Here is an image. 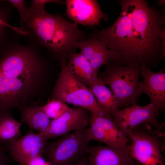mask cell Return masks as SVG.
<instances>
[{
    "instance_id": "cell-1",
    "label": "cell",
    "mask_w": 165,
    "mask_h": 165,
    "mask_svg": "<svg viewBox=\"0 0 165 165\" xmlns=\"http://www.w3.org/2000/svg\"><path fill=\"white\" fill-rule=\"evenodd\" d=\"M118 2L121 11L116 21L91 36L111 51L110 64L156 67L165 55L164 11L145 0Z\"/></svg>"
},
{
    "instance_id": "cell-2",
    "label": "cell",
    "mask_w": 165,
    "mask_h": 165,
    "mask_svg": "<svg viewBox=\"0 0 165 165\" xmlns=\"http://www.w3.org/2000/svg\"><path fill=\"white\" fill-rule=\"evenodd\" d=\"M47 68L37 53L17 48L0 58V113L17 105L38 103L48 77Z\"/></svg>"
},
{
    "instance_id": "cell-3",
    "label": "cell",
    "mask_w": 165,
    "mask_h": 165,
    "mask_svg": "<svg viewBox=\"0 0 165 165\" xmlns=\"http://www.w3.org/2000/svg\"><path fill=\"white\" fill-rule=\"evenodd\" d=\"M61 60V71L50 99L84 108L90 113L111 116L99 105L89 88L72 75L68 69L66 60Z\"/></svg>"
},
{
    "instance_id": "cell-4",
    "label": "cell",
    "mask_w": 165,
    "mask_h": 165,
    "mask_svg": "<svg viewBox=\"0 0 165 165\" xmlns=\"http://www.w3.org/2000/svg\"><path fill=\"white\" fill-rule=\"evenodd\" d=\"M141 67L137 65L106 64L104 70L97 77L110 89L122 108L137 105L140 97L138 84Z\"/></svg>"
},
{
    "instance_id": "cell-5",
    "label": "cell",
    "mask_w": 165,
    "mask_h": 165,
    "mask_svg": "<svg viewBox=\"0 0 165 165\" xmlns=\"http://www.w3.org/2000/svg\"><path fill=\"white\" fill-rule=\"evenodd\" d=\"M149 124L138 125L130 132L129 152L142 165H164L162 152L165 148V134Z\"/></svg>"
},
{
    "instance_id": "cell-6",
    "label": "cell",
    "mask_w": 165,
    "mask_h": 165,
    "mask_svg": "<svg viewBox=\"0 0 165 165\" xmlns=\"http://www.w3.org/2000/svg\"><path fill=\"white\" fill-rule=\"evenodd\" d=\"M46 142L43 155L52 165H72L87 153L91 140L88 127Z\"/></svg>"
},
{
    "instance_id": "cell-7",
    "label": "cell",
    "mask_w": 165,
    "mask_h": 165,
    "mask_svg": "<svg viewBox=\"0 0 165 165\" xmlns=\"http://www.w3.org/2000/svg\"><path fill=\"white\" fill-rule=\"evenodd\" d=\"M159 113L149 103L144 106L131 105L116 110L112 116L117 127L127 137L136 127L142 123H148L154 129L162 130L164 124L157 119Z\"/></svg>"
},
{
    "instance_id": "cell-8",
    "label": "cell",
    "mask_w": 165,
    "mask_h": 165,
    "mask_svg": "<svg viewBox=\"0 0 165 165\" xmlns=\"http://www.w3.org/2000/svg\"><path fill=\"white\" fill-rule=\"evenodd\" d=\"M90 116V112L85 108L68 107L61 116L51 120L44 132L39 133L43 139L47 141L74 131L84 129L89 125Z\"/></svg>"
},
{
    "instance_id": "cell-9",
    "label": "cell",
    "mask_w": 165,
    "mask_h": 165,
    "mask_svg": "<svg viewBox=\"0 0 165 165\" xmlns=\"http://www.w3.org/2000/svg\"><path fill=\"white\" fill-rule=\"evenodd\" d=\"M88 128L91 140L104 143L112 147L129 148V138L117 127L112 117L90 113Z\"/></svg>"
},
{
    "instance_id": "cell-10",
    "label": "cell",
    "mask_w": 165,
    "mask_h": 165,
    "mask_svg": "<svg viewBox=\"0 0 165 165\" xmlns=\"http://www.w3.org/2000/svg\"><path fill=\"white\" fill-rule=\"evenodd\" d=\"M46 141L38 133L29 130L25 135L12 141L5 146L12 161L19 165H28L30 161L38 156L43 155Z\"/></svg>"
},
{
    "instance_id": "cell-11",
    "label": "cell",
    "mask_w": 165,
    "mask_h": 165,
    "mask_svg": "<svg viewBox=\"0 0 165 165\" xmlns=\"http://www.w3.org/2000/svg\"><path fill=\"white\" fill-rule=\"evenodd\" d=\"M77 25V24L64 19L47 47L61 59L68 58L70 54L77 48L76 43L85 40V33Z\"/></svg>"
},
{
    "instance_id": "cell-12",
    "label": "cell",
    "mask_w": 165,
    "mask_h": 165,
    "mask_svg": "<svg viewBox=\"0 0 165 165\" xmlns=\"http://www.w3.org/2000/svg\"><path fill=\"white\" fill-rule=\"evenodd\" d=\"M140 75L143 79L138 84L140 96L145 94L150 100V103L159 112L165 108V73L162 69L154 72L145 66L141 67Z\"/></svg>"
},
{
    "instance_id": "cell-13",
    "label": "cell",
    "mask_w": 165,
    "mask_h": 165,
    "mask_svg": "<svg viewBox=\"0 0 165 165\" xmlns=\"http://www.w3.org/2000/svg\"><path fill=\"white\" fill-rule=\"evenodd\" d=\"M65 3L68 16L77 24L93 26L108 19L96 0H66Z\"/></svg>"
},
{
    "instance_id": "cell-14",
    "label": "cell",
    "mask_w": 165,
    "mask_h": 165,
    "mask_svg": "<svg viewBox=\"0 0 165 165\" xmlns=\"http://www.w3.org/2000/svg\"><path fill=\"white\" fill-rule=\"evenodd\" d=\"M129 149L109 146H89L87 153L89 165H140L130 155Z\"/></svg>"
},
{
    "instance_id": "cell-15",
    "label": "cell",
    "mask_w": 165,
    "mask_h": 165,
    "mask_svg": "<svg viewBox=\"0 0 165 165\" xmlns=\"http://www.w3.org/2000/svg\"><path fill=\"white\" fill-rule=\"evenodd\" d=\"M64 19L58 14L53 15L48 13L44 9L29 12V17L25 23L42 44L47 48L55 31Z\"/></svg>"
},
{
    "instance_id": "cell-16",
    "label": "cell",
    "mask_w": 165,
    "mask_h": 165,
    "mask_svg": "<svg viewBox=\"0 0 165 165\" xmlns=\"http://www.w3.org/2000/svg\"><path fill=\"white\" fill-rule=\"evenodd\" d=\"M76 46L90 62L95 78L101 67L110 63L112 61L111 51L105 44L94 37L91 36L87 40L78 42Z\"/></svg>"
},
{
    "instance_id": "cell-17",
    "label": "cell",
    "mask_w": 165,
    "mask_h": 165,
    "mask_svg": "<svg viewBox=\"0 0 165 165\" xmlns=\"http://www.w3.org/2000/svg\"><path fill=\"white\" fill-rule=\"evenodd\" d=\"M16 108L20 114V122L22 124L27 125L30 130L41 133L49 126L51 120L43 110L42 106L35 103L25 105H19Z\"/></svg>"
},
{
    "instance_id": "cell-18",
    "label": "cell",
    "mask_w": 165,
    "mask_h": 165,
    "mask_svg": "<svg viewBox=\"0 0 165 165\" xmlns=\"http://www.w3.org/2000/svg\"><path fill=\"white\" fill-rule=\"evenodd\" d=\"M68 59L67 66L72 75L84 85L90 87L95 78L89 61L80 52L71 53Z\"/></svg>"
},
{
    "instance_id": "cell-19",
    "label": "cell",
    "mask_w": 165,
    "mask_h": 165,
    "mask_svg": "<svg viewBox=\"0 0 165 165\" xmlns=\"http://www.w3.org/2000/svg\"><path fill=\"white\" fill-rule=\"evenodd\" d=\"M89 89L99 105L111 115L116 110L122 108L111 90L97 77Z\"/></svg>"
},
{
    "instance_id": "cell-20",
    "label": "cell",
    "mask_w": 165,
    "mask_h": 165,
    "mask_svg": "<svg viewBox=\"0 0 165 165\" xmlns=\"http://www.w3.org/2000/svg\"><path fill=\"white\" fill-rule=\"evenodd\" d=\"M22 124L16 120L10 111L0 113V144L5 146L20 136Z\"/></svg>"
},
{
    "instance_id": "cell-21",
    "label": "cell",
    "mask_w": 165,
    "mask_h": 165,
    "mask_svg": "<svg viewBox=\"0 0 165 165\" xmlns=\"http://www.w3.org/2000/svg\"><path fill=\"white\" fill-rule=\"evenodd\" d=\"M66 104L59 101L50 99L42 108L44 112L50 118L57 119L61 116L68 108Z\"/></svg>"
},
{
    "instance_id": "cell-22",
    "label": "cell",
    "mask_w": 165,
    "mask_h": 165,
    "mask_svg": "<svg viewBox=\"0 0 165 165\" xmlns=\"http://www.w3.org/2000/svg\"><path fill=\"white\" fill-rule=\"evenodd\" d=\"M14 6L18 11L22 22L25 23L29 16L28 8L26 6L25 1L22 0H6Z\"/></svg>"
},
{
    "instance_id": "cell-23",
    "label": "cell",
    "mask_w": 165,
    "mask_h": 165,
    "mask_svg": "<svg viewBox=\"0 0 165 165\" xmlns=\"http://www.w3.org/2000/svg\"><path fill=\"white\" fill-rule=\"evenodd\" d=\"M50 2L63 4L62 1L58 0H34L31 3V7L28 8L30 12H33L44 9L45 5Z\"/></svg>"
},
{
    "instance_id": "cell-24",
    "label": "cell",
    "mask_w": 165,
    "mask_h": 165,
    "mask_svg": "<svg viewBox=\"0 0 165 165\" xmlns=\"http://www.w3.org/2000/svg\"><path fill=\"white\" fill-rule=\"evenodd\" d=\"M6 151L5 146L0 144V165H9L13 161L6 154Z\"/></svg>"
},
{
    "instance_id": "cell-25",
    "label": "cell",
    "mask_w": 165,
    "mask_h": 165,
    "mask_svg": "<svg viewBox=\"0 0 165 165\" xmlns=\"http://www.w3.org/2000/svg\"><path fill=\"white\" fill-rule=\"evenodd\" d=\"M0 25L9 28L18 34L26 35L27 31L24 28H19L11 25L0 18Z\"/></svg>"
},
{
    "instance_id": "cell-26",
    "label": "cell",
    "mask_w": 165,
    "mask_h": 165,
    "mask_svg": "<svg viewBox=\"0 0 165 165\" xmlns=\"http://www.w3.org/2000/svg\"><path fill=\"white\" fill-rule=\"evenodd\" d=\"M42 156H38L31 160L28 165H47L49 162L46 161Z\"/></svg>"
},
{
    "instance_id": "cell-27",
    "label": "cell",
    "mask_w": 165,
    "mask_h": 165,
    "mask_svg": "<svg viewBox=\"0 0 165 165\" xmlns=\"http://www.w3.org/2000/svg\"><path fill=\"white\" fill-rule=\"evenodd\" d=\"M72 165H89L87 153L84 155L76 162Z\"/></svg>"
},
{
    "instance_id": "cell-28",
    "label": "cell",
    "mask_w": 165,
    "mask_h": 165,
    "mask_svg": "<svg viewBox=\"0 0 165 165\" xmlns=\"http://www.w3.org/2000/svg\"><path fill=\"white\" fill-rule=\"evenodd\" d=\"M159 5L162 6L164 5L165 3V0H159L158 1Z\"/></svg>"
},
{
    "instance_id": "cell-29",
    "label": "cell",
    "mask_w": 165,
    "mask_h": 165,
    "mask_svg": "<svg viewBox=\"0 0 165 165\" xmlns=\"http://www.w3.org/2000/svg\"><path fill=\"white\" fill-rule=\"evenodd\" d=\"M2 27H4V26H2L0 25V32H1V28H2Z\"/></svg>"
},
{
    "instance_id": "cell-30",
    "label": "cell",
    "mask_w": 165,
    "mask_h": 165,
    "mask_svg": "<svg viewBox=\"0 0 165 165\" xmlns=\"http://www.w3.org/2000/svg\"><path fill=\"white\" fill-rule=\"evenodd\" d=\"M47 165H52L51 164H50L49 163Z\"/></svg>"
}]
</instances>
